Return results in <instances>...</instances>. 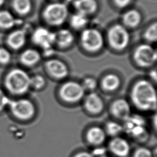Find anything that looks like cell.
I'll return each instance as SVG.
<instances>
[{"instance_id": "obj_27", "label": "cell", "mask_w": 157, "mask_h": 157, "mask_svg": "<svg viewBox=\"0 0 157 157\" xmlns=\"http://www.w3.org/2000/svg\"><path fill=\"white\" fill-rule=\"evenodd\" d=\"M46 84L45 77L40 74H36L31 77L30 85L31 87L36 90H40L43 88Z\"/></svg>"}, {"instance_id": "obj_28", "label": "cell", "mask_w": 157, "mask_h": 157, "mask_svg": "<svg viewBox=\"0 0 157 157\" xmlns=\"http://www.w3.org/2000/svg\"><path fill=\"white\" fill-rule=\"evenodd\" d=\"M111 6L117 10L123 11L131 7L134 0H109Z\"/></svg>"}, {"instance_id": "obj_23", "label": "cell", "mask_w": 157, "mask_h": 157, "mask_svg": "<svg viewBox=\"0 0 157 157\" xmlns=\"http://www.w3.org/2000/svg\"><path fill=\"white\" fill-rule=\"evenodd\" d=\"M121 80L115 74H108L103 77L101 82V88L106 91H114L120 86Z\"/></svg>"}, {"instance_id": "obj_12", "label": "cell", "mask_w": 157, "mask_h": 157, "mask_svg": "<svg viewBox=\"0 0 157 157\" xmlns=\"http://www.w3.org/2000/svg\"><path fill=\"white\" fill-rule=\"evenodd\" d=\"M45 68L51 77L58 80L66 78L69 72L67 64L58 59L47 60L45 64Z\"/></svg>"}, {"instance_id": "obj_32", "label": "cell", "mask_w": 157, "mask_h": 157, "mask_svg": "<svg viewBox=\"0 0 157 157\" xmlns=\"http://www.w3.org/2000/svg\"><path fill=\"white\" fill-rule=\"evenodd\" d=\"M10 99L5 93L0 90V111L2 110L7 105L9 104Z\"/></svg>"}, {"instance_id": "obj_33", "label": "cell", "mask_w": 157, "mask_h": 157, "mask_svg": "<svg viewBox=\"0 0 157 157\" xmlns=\"http://www.w3.org/2000/svg\"><path fill=\"white\" fill-rule=\"evenodd\" d=\"M74 157H94V155L88 151H80L77 153Z\"/></svg>"}, {"instance_id": "obj_18", "label": "cell", "mask_w": 157, "mask_h": 157, "mask_svg": "<svg viewBox=\"0 0 157 157\" xmlns=\"http://www.w3.org/2000/svg\"><path fill=\"white\" fill-rule=\"evenodd\" d=\"M26 41V33L23 29H16L11 32L7 37L8 45L14 50L22 48Z\"/></svg>"}, {"instance_id": "obj_4", "label": "cell", "mask_w": 157, "mask_h": 157, "mask_svg": "<svg viewBox=\"0 0 157 157\" xmlns=\"http://www.w3.org/2000/svg\"><path fill=\"white\" fill-rule=\"evenodd\" d=\"M106 38L109 46L114 50L123 51L130 42L129 30L120 23H113L107 30Z\"/></svg>"}, {"instance_id": "obj_14", "label": "cell", "mask_w": 157, "mask_h": 157, "mask_svg": "<svg viewBox=\"0 0 157 157\" xmlns=\"http://www.w3.org/2000/svg\"><path fill=\"white\" fill-rule=\"evenodd\" d=\"M110 112L116 118L125 121L131 115V107L127 100L119 98L112 102L110 105Z\"/></svg>"}, {"instance_id": "obj_30", "label": "cell", "mask_w": 157, "mask_h": 157, "mask_svg": "<svg viewBox=\"0 0 157 157\" xmlns=\"http://www.w3.org/2000/svg\"><path fill=\"white\" fill-rule=\"evenodd\" d=\"M151 151L147 147H139L137 148L134 154V157H152Z\"/></svg>"}, {"instance_id": "obj_31", "label": "cell", "mask_w": 157, "mask_h": 157, "mask_svg": "<svg viewBox=\"0 0 157 157\" xmlns=\"http://www.w3.org/2000/svg\"><path fill=\"white\" fill-rule=\"evenodd\" d=\"M10 52L4 48H0V63L6 64L10 62Z\"/></svg>"}, {"instance_id": "obj_5", "label": "cell", "mask_w": 157, "mask_h": 157, "mask_svg": "<svg viewBox=\"0 0 157 157\" xmlns=\"http://www.w3.org/2000/svg\"><path fill=\"white\" fill-rule=\"evenodd\" d=\"M80 43L85 50L89 52H97L100 51L104 46V36L97 28H86L81 31Z\"/></svg>"}, {"instance_id": "obj_2", "label": "cell", "mask_w": 157, "mask_h": 157, "mask_svg": "<svg viewBox=\"0 0 157 157\" xmlns=\"http://www.w3.org/2000/svg\"><path fill=\"white\" fill-rule=\"evenodd\" d=\"M69 15L67 5L60 1H52L45 4L40 11L42 21L52 27L62 26L67 20Z\"/></svg>"}, {"instance_id": "obj_25", "label": "cell", "mask_w": 157, "mask_h": 157, "mask_svg": "<svg viewBox=\"0 0 157 157\" xmlns=\"http://www.w3.org/2000/svg\"><path fill=\"white\" fill-rule=\"evenodd\" d=\"M17 20L12 13L7 10H0V28L9 29L13 28Z\"/></svg>"}, {"instance_id": "obj_7", "label": "cell", "mask_w": 157, "mask_h": 157, "mask_svg": "<svg viewBox=\"0 0 157 157\" xmlns=\"http://www.w3.org/2000/svg\"><path fill=\"white\" fill-rule=\"evenodd\" d=\"M132 56L134 61L139 66L148 67L156 62V50L150 44H141L136 47Z\"/></svg>"}, {"instance_id": "obj_34", "label": "cell", "mask_w": 157, "mask_h": 157, "mask_svg": "<svg viewBox=\"0 0 157 157\" xmlns=\"http://www.w3.org/2000/svg\"><path fill=\"white\" fill-rule=\"evenodd\" d=\"M149 76L152 81L156 82L157 79V75H156V69L151 70L149 73Z\"/></svg>"}, {"instance_id": "obj_20", "label": "cell", "mask_w": 157, "mask_h": 157, "mask_svg": "<svg viewBox=\"0 0 157 157\" xmlns=\"http://www.w3.org/2000/svg\"><path fill=\"white\" fill-rule=\"evenodd\" d=\"M11 7L18 16L26 17L33 11L34 4L33 0H12Z\"/></svg>"}, {"instance_id": "obj_35", "label": "cell", "mask_w": 157, "mask_h": 157, "mask_svg": "<svg viewBox=\"0 0 157 157\" xmlns=\"http://www.w3.org/2000/svg\"><path fill=\"white\" fill-rule=\"evenodd\" d=\"M4 2H5V0H0V7H1L3 5Z\"/></svg>"}, {"instance_id": "obj_17", "label": "cell", "mask_w": 157, "mask_h": 157, "mask_svg": "<svg viewBox=\"0 0 157 157\" xmlns=\"http://www.w3.org/2000/svg\"><path fill=\"white\" fill-rule=\"evenodd\" d=\"M107 138V134L102 128L94 126L89 128L86 134L88 142L93 145H100L104 143Z\"/></svg>"}, {"instance_id": "obj_10", "label": "cell", "mask_w": 157, "mask_h": 157, "mask_svg": "<svg viewBox=\"0 0 157 157\" xmlns=\"http://www.w3.org/2000/svg\"><path fill=\"white\" fill-rule=\"evenodd\" d=\"M144 15L141 10L130 7L122 11L120 17V23L129 29L137 28L144 21Z\"/></svg>"}, {"instance_id": "obj_6", "label": "cell", "mask_w": 157, "mask_h": 157, "mask_svg": "<svg viewBox=\"0 0 157 157\" xmlns=\"http://www.w3.org/2000/svg\"><path fill=\"white\" fill-rule=\"evenodd\" d=\"M85 93L82 83L74 80L65 82L59 90L60 98L68 103L78 102L84 98Z\"/></svg>"}, {"instance_id": "obj_24", "label": "cell", "mask_w": 157, "mask_h": 157, "mask_svg": "<svg viewBox=\"0 0 157 157\" xmlns=\"http://www.w3.org/2000/svg\"><path fill=\"white\" fill-rule=\"evenodd\" d=\"M142 36L148 44L155 43L157 40V23L156 20L151 21L144 29Z\"/></svg>"}, {"instance_id": "obj_9", "label": "cell", "mask_w": 157, "mask_h": 157, "mask_svg": "<svg viewBox=\"0 0 157 157\" xmlns=\"http://www.w3.org/2000/svg\"><path fill=\"white\" fill-rule=\"evenodd\" d=\"M32 42L44 51H52L55 44V32L50 31L46 27L36 28L31 35Z\"/></svg>"}, {"instance_id": "obj_29", "label": "cell", "mask_w": 157, "mask_h": 157, "mask_svg": "<svg viewBox=\"0 0 157 157\" xmlns=\"http://www.w3.org/2000/svg\"><path fill=\"white\" fill-rule=\"evenodd\" d=\"M82 85L85 91H89L90 92H93L98 86V81L93 77H88L84 78Z\"/></svg>"}, {"instance_id": "obj_36", "label": "cell", "mask_w": 157, "mask_h": 157, "mask_svg": "<svg viewBox=\"0 0 157 157\" xmlns=\"http://www.w3.org/2000/svg\"><path fill=\"white\" fill-rule=\"evenodd\" d=\"M101 157H109V156H104V155H103V156H101Z\"/></svg>"}, {"instance_id": "obj_16", "label": "cell", "mask_w": 157, "mask_h": 157, "mask_svg": "<svg viewBox=\"0 0 157 157\" xmlns=\"http://www.w3.org/2000/svg\"><path fill=\"white\" fill-rule=\"evenodd\" d=\"M84 107L91 114L100 113L104 107L102 98L95 92H90L84 99Z\"/></svg>"}, {"instance_id": "obj_37", "label": "cell", "mask_w": 157, "mask_h": 157, "mask_svg": "<svg viewBox=\"0 0 157 157\" xmlns=\"http://www.w3.org/2000/svg\"><path fill=\"white\" fill-rule=\"evenodd\" d=\"M52 1H59V0H52Z\"/></svg>"}, {"instance_id": "obj_8", "label": "cell", "mask_w": 157, "mask_h": 157, "mask_svg": "<svg viewBox=\"0 0 157 157\" xmlns=\"http://www.w3.org/2000/svg\"><path fill=\"white\" fill-rule=\"evenodd\" d=\"M9 105L14 117L21 120H30L34 116L36 113L34 104L28 99L10 100Z\"/></svg>"}, {"instance_id": "obj_11", "label": "cell", "mask_w": 157, "mask_h": 157, "mask_svg": "<svg viewBox=\"0 0 157 157\" xmlns=\"http://www.w3.org/2000/svg\"><path fill=\"white\" fill-rule=\"evenodd\" d=\"M124 121V130H126L132 137L138 140H143L146 137L147 132L145 127V121L142 118L131 115Z\"/></svg>"}, {"instance_id": "obj_3", "label": "cell", "mask_w": 157, "mask_h": 157, "mask_svg": "<svg viewBox=\"0 0 157 157\" xmlns=\"http://www.w3.org/2000/svg\"><path fill=\"white\" fill-rule=\"evenodd\" d=\"M31 76L24 70L16 68L11 70L5 78V85L12 94L21 95L27 93L31 87Z\"/></svg>"}, {"instance_id": "obj_15", "label": "cell", "mask_w": 157, "mask_h": 157, "mask_svg": "<svg viewBox=\"0 0 157 157\" xmlns=\"http://www.w3.org/2000/svg\"><path fill=\"white\" fill-rule=\"evenodd\" d=\"M110 152L118 157H127L131 151V146L128 141L120 136L113 137L109 144Z\"/></svg>"}, {"instance_id": "obj_22", "label": "cell", "mask_w": 157, "mask_h": 157, "mask_svg": "<svg viewBox=\"0 0 157 157\" xmlns=\"http://www.w3.org/2000/svg\"><path fill=\"white\" fill-rule=\"evenodd\" d=\"M21 63L26 66L31 67L36 65L41 59V55L37 50L28 48L20 55Z\"/></svg>"}, {"instance_id": "obj_26", "label": "cell", "mask_w": 157, "mask_h": 157, "mask_svg": "<svg viewBox=\"0 0 157 157\" xmlns=\"http://www.w3.org/2000/svg\"><path fill=\"white\" fill-rule=\"evenodd\" d=\"M104 130L107 135L115 137L119 136L124 130V128L120 123L114 121H109L105 125V129Z\"/></svg>"}, {"instance_id": "obj_19", "label": "cell", "mask_w": 157, "mask_h": 157, "mask_svg": "<svg viewBox=\"0 0 157 157\" xmlns=\"http://www.w3.org/2000/svg\"><path fill=\"white\" fill-rule=\"evenodd\" d=\"M74 41V35L69 29L61 28L55 32V44L60 48L69 47Z\"/></svg>"}, {"instance_id": "obj_13", "label": "cell", "mask_w": 157, "mask_h": 157, "mask_svg": "<svg viewBox=\"0 0 157 157\" xmlns=\"http://www.w3.org/2000/svg\"><path fill=\"white\" fill-rule=\"evenodd\" d=\"M72 5L75 12L82 13L88 17L96 15L101 6L99 0H72Z\"/></svg>"}, {"instance_id": "obj_1", "label": "cell", "mask_w": 157, "mask_h": 157, "mask_svg": "<svg viewBox=\"0 0 157 157\" xmlns=\"http://www.w3.org/2000/svg\"><path fill=\"white\" fill-rule=\"evenodd\" d=\"M130 98L133 105L145 112L156 109V91L153 83L146 79L136 81L132 86Z\"/></svg>"}, {"instance_id": "obj_21", "label": "cell", "mask_w": 157, "mask_h": 157, "mask_svg": "<svg viewBox=\"0 0 157 157\" xmlns=\"http://www.w3.org/2000/svg\"><path fill=\"white\" fill-rule=\"evenodd\" d=\"M70 26L74 30L82 31L87 28L89 22V17L77 12L69 15L67 18Z\"/></svg>"}]
</instances>
